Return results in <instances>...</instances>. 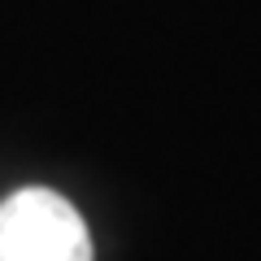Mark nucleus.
I'll return each instance as SVG.
<instances>
[{
    "label": "nucleus",
    "mask_w": 261,
    "mask_h": 261,
    "mask_svg": "<svg viewBox=\"0 0 261 261\" xmlns=\"http://www.w3.org/2000/svg\"><path fill=\"white\" fill-rule=\"evenodd\" d=\"M0 261H92V240L65 196L22 187L0 200Z\"/></svg>",
    "instance_id": "obj_1"
}]
</instances>
